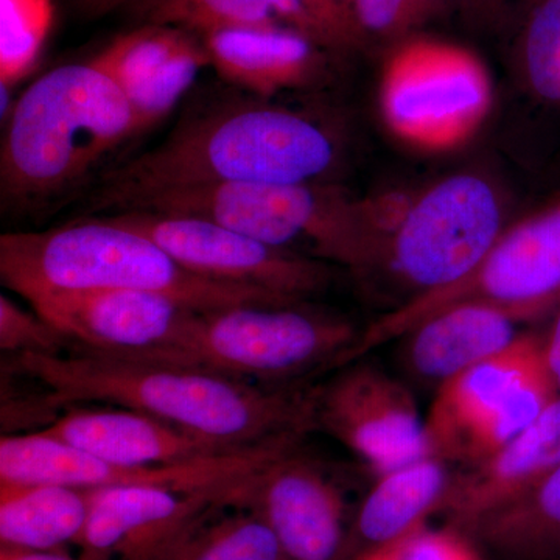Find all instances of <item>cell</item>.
I'll list each match as a JSON object with an SVG mask.
<instances>
[{
  "label": "cell",
  "mask_w": 560,
  "mask_h": 560,
  "mask_svg": "<svg viewBox=\"0 0 560 560\" xmlns=\"http://www.w3.org/2000/svg\"><path fill=\"white\" fill-rule=\"evenodd\" d=\"M522 323L514 313L485 302L453 305L401 335V370L436 393L460 372L510 348L523 334Z\"/></svg>",
  "instance_id": "cell-19"
},
{
  "label": "cell",
  "mask_w": 560,
  "mask_h": 560,
  "mask_svg": "<svg viewBox=\"0 0 560 560\" xmlns=\"http://www.w3.org/2000/svg\"><path fill=\"white\" fill-rule=\"evenodd\" d=\"M544 360L541 334L474 364L434 393L425 416L430 455L471 466L533 425L558 399Z\"/></svg>",
  "instance_id": "cell-7"
},
{
  "label": "cell",
  "mask_w": 560,
  "mask_h": 560,
  "mask_svg": "<svg viewBox=\"0 0 560 560\" xmlns=\"http://www.w3.org/2000/svg\"><path fill=\"white\" fill-rule=\"evenodd\" d=\"M359 560H481L470 537L458 528L423 526L410 536Z\"/></svg>",
  "instance_id": "cell-30"
},
{
  "label": "cell",
  "mask_w": 560,
  "mask_h": 560,
  "mask_svg": "<svg viewBox=\"0 0 560 560\" xmlns=\"http://www.w3.org/2000/svg\"><path fill=\"white\" fill-rule=\"evenodd\" d=\"M91 489L0 482V539L18 550L51 551L83 534Z\"/></svg>",
  "instance_id": "cell-24"
},
{
  "label": "cell",
  "mask_w": 560,
  "mask_h": 560,
  "mask_svg": "<svg viewBox=\"0 0 560 560\" xmlns=\"http://www.w3.org/2000/svg\"><path fill=\"white\" fill-rule=\"evenodd\" d=\"M530 84L540 97L560 101V0H541L525 36Z\"/></svg>",
  "instance_id": "cell-28"
},
{
  "label": "cell",
  "mask_w": 560,
  "mask_h": 560,
  "mask_svg": "<svg viewBox=\"0 0 560 560\" xmlns=\"http://www.w3.org/2000/svg\"><path fill=\"white\" fill-rule=\"evenodd\" d=\"M490 102L488 73L459 47L412 40L390 58L383 79V110L401 138L429 149L466 139Z\"/></svg>",
  "instance_id": "cell-11"
},
{
  "label": "cell",
  "mask_w": 560,
  "mask_h": 560,
  "mask_svg": "<svg viewBox=\"0 0 560 560\" xmlns=\"http://www.w3.org/2000/svg\"><path fill=\"white\" fill-rule=\"evenodd\" d=\"M2 372L43 386L61 408L81 401L116 405L235 448L316 430L318 386L260 385L77 345L68 353L7 357Z\"/></svg>",
  "instance_id": "cell-1"
},
{
  "label": "cell",
  "mask_w": 560,
  "mask_h": 560,
  "mask_svg": "<svg viewBox=\"0 0 560 560\" xmlns=\"http://www.w3.org/2000/svg\"><path fill=\"white\" fill-rule=\"evenodd\" d=\"M485 302L525 323L560 307V205L500 235L467 278L382 316L361 335L363 353L453 305Z\"/></svg>",
  "instance_id": "cell-8"
},
{
  "label": "cell",
  "mask_w": 560,
  "mask_h": 560,
  "mask_svg": "<svg viewBox=\"0 0 560 560\" xmlns=\"http://www.w3.org/2000/svg\"><path fill=\"white\" fill-rule=\"evenodd\" d=\"M307 184H221L150 195L120 210L197 217L249 235L265 245L361 270L374 238L359 213L331 191ZM116 213V212H114Z\"/></svg>",
  "instance_id": "cell-6"
},
{
  "label": "cell",
  "mask_w": 560,
  "mask_h": 560,
  "mask_svg": "<svg viewBox=\"0 0 560 560\" xmlns=\"http://www.w3.org/2000/svg\"><path fill=\"white\" fill-rule=\"evenodd\" d=\"M232 492H183L156 486L91 489L90 514L80 541L90 560L113 551L149 560L198 512L230 499Z\"/></svg>",
  "instance_id": "cell-17"
},
{
  "label": "cell",
  "mask_w": 560,
  "mask_h": 560,
  "mask_svg": "<svg viewBox=\"0 0 560 560\" xmlns=\"http://www.w3.org/2000/svg\"><path fill=\"white\" fill-rule=\"evenodd\" d=\"M0 560H73L69 556L57 551L18 550V548L3 547Z\"/></svg>",
  "instance_id": "cell-33"
},
{
  "label": "cell",
  "mask_w": 560,
  "mask_h": 560,
  "mask_svg": "<svg viewBox=\"0 0 560 560\" xmlns=\"http://www.w3.org/2000/svg\"><path fill=\"white\" fill-rule=\"evenodd\" d=\"M305 434L293 433L246 451L179 466H119L55 440L43 431L0 440V482L61 485L79 489L156 486L183 492H232L272 460L300 447Z\"/></svg>",
  "instance_id": "cell-9"
},
{
  "label": "cell",
  "mask_w": 560,
  "mask_h": 560,
  "mask_svg": "<svg viewBox=\"0 0 560 560\" xmlns=\"http://www.w3.org/2000/svg\"><path fill=\"white\" fill-rule=\"evenodd\" d=\"M43 433L119 466H179L246 451L195 436L143 412L119 407L69 408Z\"/></svg>",
  "instance_id": "cell-18"
},
{
  "label": "cell",
  "mask_w": 560,
  "mask_h": 560,
  "mask_svg": "<svg viewBox=\"0 0 560 560\" xmlns=\"http://www.w3.org/2000/svg\"><path fill=\"white\" fill-rule=\"evenodd\" d=\"M544 360L552 385L560 396V307L555 313L550 327L541 334Z\"/></svg>",
  "instance_id": "cell-32"
},
{
  "label": "cell",
  "mask_w": 560,
  "mask_h": 560,
  "mask_svg": "<svg viewBox=\"0 0 560 560\" xmlns=\"http://www.w3.org/2000/svg\"><path fill=\"white\" fill-rule=\"evenodd\" d=\"M92 62L124 92L139 135L160 124L210 66L197 35L161 24L119 36Z\"/></svg>",
  "instance_id": "cell-16"
},
{
  "label": "cell",
  "mask_w": 560,
  "mask_h": 560,
  "mask_svg": "<svg viewBox=\"0 0 560 560\" xmlns=\"http://www.w3.org/2000/svg\"><path fill=\"white\" fill-rule=\"evenodd\" d=\"M194 521L149 560H287L278 537L257 512L205 530H194Z\"/></svg>",
  "instance_id": "cell-26"
},
{
  "label": "cell",
  "mask_w": 560,
  "mask_h": 560,
  "mask_svg": "<svg viewBox=\"0 0 560 560\" xmlns=\"http://www.w3.org/2000/svg\"><path fill=\"white\" fill-rule=\"evenodd\" d=\"M232 501L264 518L287 560H345L349 528L337 482L300 447L235 489Z\"/></svg>",
  "instance_id": "cell-14"
},
{
  "label": "cell",
  "mask_w": 560,
  "mask_h": 560,
  "mask_svg": "<svg viewBox=\"0 0 560 560\" xmlns=\"http://www.w3.org/2000/svg\"><path fill=\"white\" fill-rule=\"evenodd\" d=\"M139 136L130 103L94 62L44 73L14 102L0 150V205L44 215L98 183L106 161Z\"/></svg>",
  "instance_id": "cell-3"
},
{
  "label": "cell",
  "mask_w": 560,
  "mask_h": 560,
  "mask_svg": "<svg viewBox=\"0 0 560 560\" xmlns=\"http://www.w3.org/2000/svg\"><path fill=\"white\" fill-rule=\"evenodd\" d=\"M560 466V396L504 447L455 471L444 512L466 533L475 522L518 499Z\"/></svg>",
  "instance_id": "cell-20"
},
{
  "label": "cell",
  "mask_w": 560,
  "mask_h": 560,
  "mask_svg": "<svg viewBox=\"0 0 560 560\" xmlns=\"http://www.w3.org/2000/svg\"><path fill=\"white\" fill-rule=\"evenodd\" d=\"M466 534L503 560H560V466Z\"/></svg>",
  "instance_id": "cell-25"
},
{
  "label": "cell",
  "mask_w": 560,
  "mask_h": 560,
  "mask_svg": "<svg viewBox=\"0 0 560 560\" xmlns=\"http://www.w3.org/2000/svg\"><path fill=\"white\" fill-rule=\"evenodd\" d=\"M28 304L73 345L121 357L171 348L197 312L167 294L142 290L69 291Z\"/></svg>",
  "instance_id": "cell-15"
},
{
  "label": "cell",
  "mask_w": 560,
  "mask_h": 560,
  "mask_svg": "<svg viewBox=\"0 0 560 560\" xmlns=\"http://www.w3.org/2000/svg\"><path fill=\"white\" fill-rule=\"evenodd\" d=\"M452 464L427 455L375 478L349 526L345 560L389 547L444 512L455 480Z\"/></svg>",
  "instance_id": "cell-22"
},
{
  "label": "cell",
  "mask_w": 560,
  "mask_h": 560,
  "mask_svg": "<svg viewBox=\"0 0 560 560\" xmlns=\"http://www.w3.org/2000/svg\"><path fill=\"white\" fill-rule=\"evenodd\" d=\"M500 231V206L489 184L477 176H453L412 206L386 246L385 260L418 300L467 278Z\"/></svg>",
  "instance_id": "cell-10"
},
{
  "label": "cell",
  "mask_w": 560,
  "mask_h": 560,
  "mask_svg": "<svg viewBox=\"0 0 560 560\" xmlns=\"http://www.w3.org/2000/svg\"><path fill=\"white\" fill-rule=\"evenodd\" d=\"M313 2L320 3V5L329 7V9L349 11L350 0H313Z\"/></svg>",
  "instance_id": "cell-35"
},
{
  "label": "cell",
  "mask_w": 560,
  "mask_h": 560,
  "mask_svg": "<svg viewBox=\"0 0 560 560\" xmlns=\"http://www.w3.org/2000/svg\"><path fill=\"white\" fill-rule=\"evenodd\" d=\"M316 429L346 445L375 478L430 455L425 418L410 386L361 359L318 386Z\"/></svg>",
  "instance_id": "cell-13"
},
{
  "label": "cell",
  "mask_w": 560,
  "mask_h": 560,
  "mask_svg": "<svg viewBox=\"0 0 560 560\" xmlns=\"http://www.w3.org/2000/svg\"><path fill=\"white\" fill-rule=\"evenodd\" d=\"M54 21L51 0H0V81L16 83L35 65Z\"/></svg>",
  "instance_id": "cell-27"
},
{
  "label": "cell",
  "mask_w": 560,
  "mask_h": 560,
  "mask_svg": "<svg viewBox=\"0 0 560 560\" xmlns=\"http://www.w3.org/2000/svg\"><path fill=\"white\" fill-rule=\"evenodd\" d=\"M86 2L92 11H109L130 2V0H86Z\"/></svg>",
  "instance_id": "cell-34"
},
{
  "label": "cell",
  "mask_w": 560,
  "mask_h": 560,
  "mask_svg": "<svg viewBox=\"0 0 560 560\" xmlns=\"http://www.w3.org/2000/svg\"><path fill=\"white\" fill-rule=\"evenodd\" d=\"M0 278L27 302L46 294L91 290L153 291L197 311L301 302L201 278L180 267L147 235L106 215H90L47 231L7 232L0 237Z\"/></svg>",
  "instance_id": "cell-4"
},
{
  "label": "cell",
  "mask_w": 560,
  "mask_h": 560,
  "mask_svg": "<svg viewBox=\"0 0 560 560\" xmlns=\"http://www.w3.org/2000/svg\"><path fill=\"white\" fill-rule=\"evenodd\" d=\"M221 79L254 97L305 86L320 68V44L291 31H219L200 36Z\"/></svg>",
  "instance_id": "cell-23"
},
{
  "label": "cell",
  "mask_w": 560,
  "mask_h": 560,
  "mask_svg": "<svg viewBox=\"0 0 560 560\" xmlns=\"http://www.w3.org/2000/svg\"><path fill=\"white\" fill-rule=\"evenodd\" d=\"M348 10L359 35H393L429 11L420 0H350Z\"/></svg>",
  "instance_id": "cell-31"
},
{
  "label": "cell",
  "mask_w": 560,
  "mask_h": 560,
  "mask_svg": "<svg viewBox=\"0 0 560 560\" xmlns=\"http://www.w3.org/2000/svg\"><path fill=\"white\" fill-rule=\"evenodd\" d=\"M253 98L191 109L153 149L108 168L88 212H120L160 194L221 184H307L337 158L329 132L304 114Z\"/></svg>",
  "instance_id": "cell-2"
},
{
  "label": "cell",
  "mask_w": 560,
  "mask_h": 560,
  "mask_svg": "<svg viewBox=\"0 0 560 560\" xmlns=\"http://www.w3.org/2000/svg\"><path fill=\"white\" fill-rule=\"evenodd\" d=\"M150 24L172 25L197 36L219 31H291L324 47L355 40L349 11L313 0H151Z\"/></svg>",
  "instance_id": "cell-21"
},
{
  "label": "cell",
  "mask_w": 560,
  "mask_h": 560,
  "mask_svg": "<svg viewBox=\"0 0 560 560\" xmlns=\"http://www.w3.org/2000/svg\"><path fill=\"white\" fill-rule=\"evenodd\" d=\"M361 331L350 320L298 304H246L197 311L171 348L149 357L260 385L298 383L346 366Z\"/></svg>",
  "instance_id": "cell-5"
},
{
  "label": "cell",
  "mask_w": 560,
  "mask_h": 560,
  "mask_svg": "<svg viewBox=\"0 0 560 560\" xmlns=\"http://www.w3.org/2000/svg\"><path fill=\"white\" fill-rule=\"evenodd\" d=\"M72 341L35 311L27 312L5 294L0 296V349L7 357L20 353H62Z\"/></svg>",
  "instance_id": "cell-29"
},
{
  "label": "cell",
  "mask_w": 560,
  "mask_h": 560,
  "mask_svg": "<svg viewBox=\"0 0 560 560\" xmlns=\"http://www.w3.org/2000/svg\"><path fill=\"white\" fill-rule=\"evenodd\" d=\"M106 217L147 235L201 278L267 290L293 301L319 293L330 282L329 267L323 261L265 245L212 220L143 210Z\"/></svg>",
  "instance_id": "cell-12"
}]
</instances>
